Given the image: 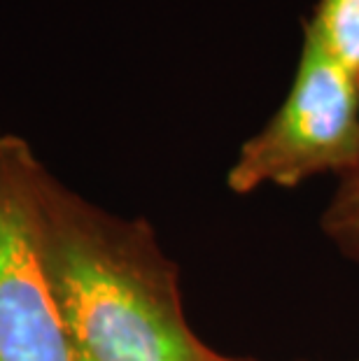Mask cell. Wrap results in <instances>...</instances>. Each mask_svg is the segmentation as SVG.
<instances>
[{
	"mask_svg": "<svg viewBox=\"0 0 359 361\" xmlns=\"http://www.w3.org/2000/svg\"><path fill=\"white\" fill-rule=\"evenodd\" d=\"M40 233L71 361H203L178 266L147 221L103 210L47 171Z\"/></svg>",
	"mask_w": 359,
	"mask_h": 361,
	"instance_id": "1",
	"label": "cell"
},
{
	"mask_svg": "<svg viewBox=\"0 0 359 361\" xmlns=\"http://www.w3.org/2000/svg\"><path fill=\"white\" fill-rule=\"evenodd\" d=\"M359 164V78L303 35L287 96L271 119L241 145L226 173L236 196L262 187L294 189Z\"/></svg>",
	"mask_w": 359,
	"mask_h": 361,
	"instance_id": "2",
	"label": "cell"
},
{
	"mask_svg": "<svg viewBox=\"0 0 359 361\" xmlns=\"http://www.w3.org/2000/svg\"><path fill=\"white\" fill-rule=\"evenodd\" d=\"M44 175L24 137L0 130V361H71L42 255Z\"/></svg>",
	"mask_w": 359,
	"mask_h": 361,
	"instance_id": "3",
	"label": "cell"
},
{
	"mask_svg": "<svg viewBox=\"0 0 359 361\" xmlns=\"http://www.w3.org/2000/svg\"><path fill=\"white\" fill-rule=\"evenodd\" d=\"M301 30L327 56L359 78V0H317Z\"/></svg>",
	"mask_w": 359,
	"mask_h": 361,
	"instance_id": "4",
	"label": "cell"
},
{
	"mask_svg": "<svg viewBox=\"0 0 359 361\" xmlns=\"http://www.w3.org/2000/svg\"><path fill=\"white\" fill-rule=\"evenodd\" d=\"M320 228L339 255L359 264V164L339 180L320 217Z\"/></svg>",
	"mask_w": 359,
	"mask_h": 361,
	"instance_id": "5",
	"label": "cell"
},
{
	"mask_svg": "<svg viewBox=\"0 0 359 361\" xmlns=\"http://www.w3.org/2000/svg\"><path fill=\"white\" fill-rule=\"evenodd\" d=\"M203 361H252V359H236V357H226V355H219V352H215L212 348H208V352H205ZM357 361V359H355Z\"/></svg>",
	"mask_w": 359,
	"mask_h": 361,
	"instance_id": "6",
	"label": "cell"
},
{
	"mask_svg": "<svg viewBox=\"0 0 359 361\" xmlns=\"http://www.w3.org/2000/svg\"><path fill=\"white\" fill-rule=\"evenodd\" d=\"M357 361H359V357H357Z\"/></svg>",
	"mask_w": 359,
	"mask_h": 361,
	"instance_id": "7",
	"label": "cell"
}]
</instances>
